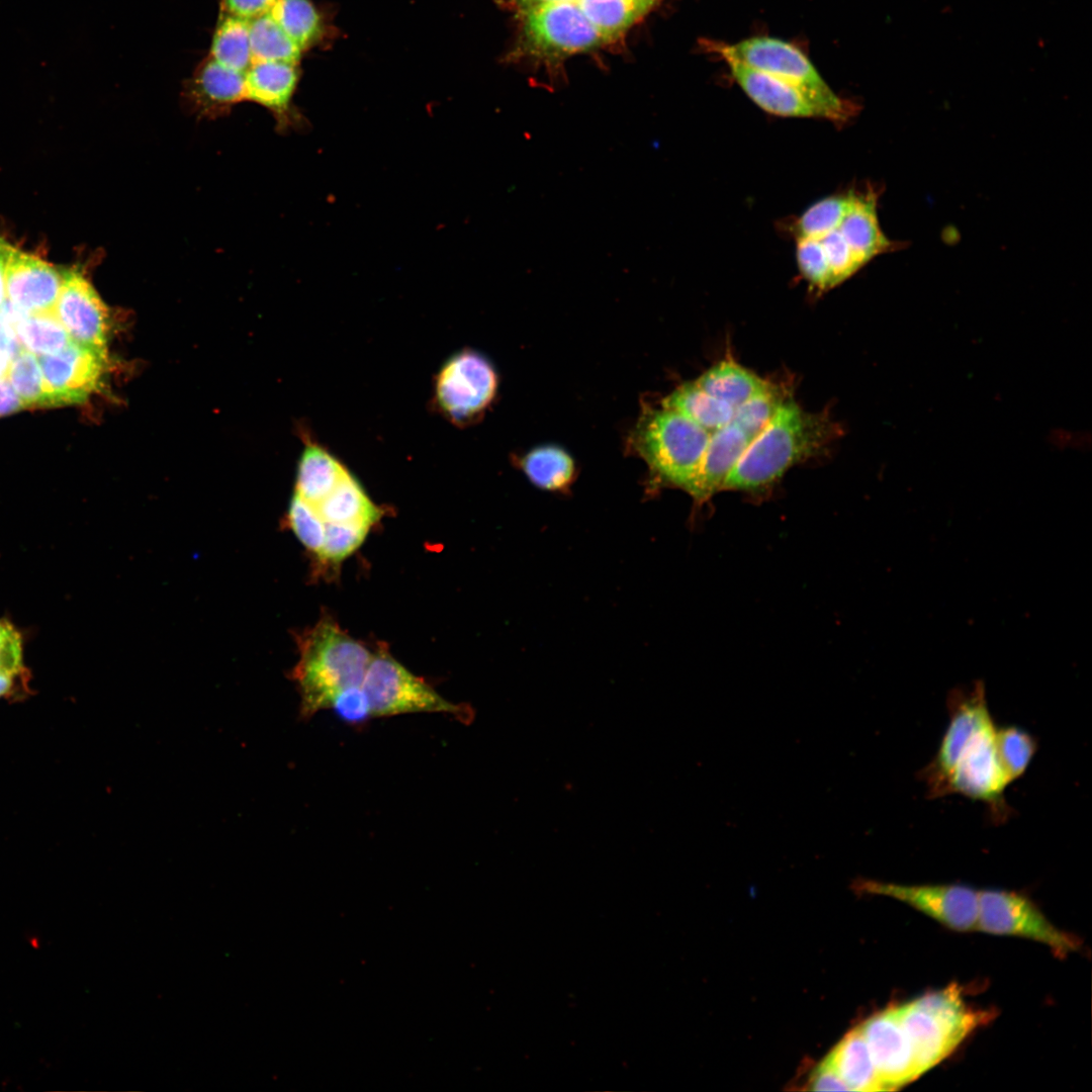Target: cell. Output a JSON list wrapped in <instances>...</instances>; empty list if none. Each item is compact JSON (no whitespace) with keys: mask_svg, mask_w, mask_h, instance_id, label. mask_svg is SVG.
Instances as JSON below:
<instances>
[{"mask_svg":"<svg viewBox=\"0 0 1092 1092\" xmlns=\"http://www.w3.org/2000/svg\"><path fill=\"white\" fill-rule=\"evenodd\" d=\"M293 669L300 695V713L309 718L331 709L343 692L361 687L372 653L329 617L320 620L300 640Z\"/></svg>","mask_w":1092,"mask_h":1092,"instance_id":"cell-3","label":"cell"},{"mask_svg":"<svg viewBox=\"0 0 1092 1092\" xmlns=\"http://www.w3.org/2000/svg\"><path fill=\"white\" fill-rule=\"evenodd\" d=\"M896 1010L920 1076L945 1059L988 1019V1012L967 1006L956 985L922 995L897 1006Z\"/></svg>","mask_w":1092,"mask_h":1092,"instance_id":"cell-5","label":"cell"},{"mask_svg":"<svg viewBox=\"0 0 1092 1092\" xmlns=\"http://www.w3.org/2000/svg\"><path fill=\"white\" fill-rule=\"evenodd\" d=\"M854 196L855 193L830 195L813 203L796 222L797 238L819 239L837 229Z\"/></svg>","mask_w":1092,"mask_h":1092,"instance_id":"cell-34","label":"cell"},{"mask_svg":"<svg viewBox=\"0 0 1092 1092\" xmlns=\"http://www.w3.org/2000/svg\"><path fill=\"white\" fill-rule=\"evenodd\" d=\"M46 406L81 404L97 391L107 367V352L71 341L62 351L38 356Z\"/></svg>","mask_w":1092,"mask_h":1092,"instance_id":"cell-12","label":"cell"},{"mask_svg":"<svg viewBox=\"0 0 1092 1092\" xmlns=\"http://www.w3.org/2000/svg\"><path fill=\"white\" fill-rule=\"evenodd\" d=\"M25 408L6 378L0 379V417Z\"/></svg>","mask_w":1092,"mask_h":1092,"instance_id":"cell-45","label":"cell"},{"mask_svg":"<svg viewBox=\"0 0 1092 1092\" xmlns=\"http://www.w3.org/2000/svg\"><path fill=\"white\" fill-rule=\"evenodd\" d=\"M743 92L764 111L784 117L826 118V113L796 86L772 75L723 58Z\"/></svg>","mask_w":1092,"mask_h":1092,"instance_id":"cell-18","label":"cell"},{"mask_svg":"<svg viewBox=\"0 0 1092 1092\" xmlns=\"http://www.w3.org/2000/svg\"><path fill=\"white\" fill-rule=\"evenodd\" d=\"M12 249L0 239V306L6 300V270Z\"/></svg>","mask_w":1092,"mask_h":1092,"instance_id":"cell-46","label":"cell"},{"mask_svg":"<svg viewBox=\"0 0 1092 1092\" xmlns=\"http://www.w3.org/2000/svg\"><path fill=\"white\" fill-rule=\"evenodd\" d=\"M723 58L772 75L803 91L825 113L827 119L845 121L854 106L837 96L806 55L794 44L770 36H754L736 43L710 42Z\"/></svg>","mask_w":1092,"mask_h":1092,"instance_id":"cell-6","label":"cell"},{"mask_svg":"<svg viewBox=\"0 0 1092 1092\" xmlns=\"http://www.w3.org/2000/svg\"><path fill=\"white\" fill-rule=\"evenodd\" d=\"M245 73L225 67L209 56L185 81L181 99L188 112L200 118H217L246 101Z\"/></svg>","mask_w":1092,"mask_h":1092,"instance_id":"cell-16","label":"cell"},{"mask_svg":"<svg viewBox=\"0 0 1092 1092\" xmlns=\"http://www.w3.org/2000/svg\"><path fill=\"white\" fill-rule=\"evenodd\" d=\"M818 240L829 265L831 287L840 284L863 267L837 229Z\"/></svg>","mask_w":1092,"mask_h":1092,"instance_id":"cell-40","label":"cell"},{"mask_svg":"<svg viewBox=\"0 0 1092 1092\" xmlns=\"http://www.w3.org/2000/svg\"><path fill=\"white\" fill-rule=\"evenodd\" d=\"M695 382L707 393L734 410L769 384L728 358L711 366Z\"/></svg>","mask_w":1092,"mask_h":1092,"instance_id":"cell-24","label":"cell"},{"mask_svg":"<svg viewBox=\"0 0 1092 1092\" xmlns=\"http://www.w3.org/2000/svg\"><path fill=\"white\" fill-rule=\"evenodd\" d=\"M64 273L30 254L12 249L6 270V299L27 313L53 311Z\"/></svg>","mask_w":1092,"mask_h":1092,"instance_id":"cell-17","label":"cell"},{"mask_svg":"<svg viewBox=\"0 0 1092 1092\" xmlns=\"http://www.w3.org/2000/svg\"><path fill=\"white\" fill-rule=\"evenodd\" d=\"M710 435L675 411L645 405L630 444L647 465L649 492L671 487L690 494Z\"/></svg>","mask_w":1092,"mask_h":1092,"instance_id":"cell-4","label":"cell"},{"mask_svg":"<svg viewBox=\"0 0 1092 1092\" xmlns=\"http://www.w3.org/2000/svg\"><path fill=\"white\" fill-rule=\"evenodd\" d=\"M21 349L13 325L0 315V351L12 359Z\"/></svg>","mask_w":1092,"mask_h":1092,"instance_id":"cell-44","label":"cell"},{"mask_svg":"<svg viewBox=\"0 0 1092 1092\" xmlns=\"http://www.w3.org/2000/svg\"><path fill=\"white\" fill-rule=\"evenodd\" d=\"M371 717L410 713H442L462 722L473 719V711L438 694L424 679L413 674L385 649L373 653L362 682Z\"/></svg>","mask_w":1092,"mask_h":1092,"instance_id":"cell-7","label":"cell"},{"mask_svg":"<svg viewBox=\"0 0 1092 1092\" xmlns=\"http://www.w3.org/2000/svg\"><path fill=\"white\" fill-rule=\"evenodd\" d=\"M796 258L801 274L813 287L819 291L832 288L827 258L818 239L798 238Z\"/></svg>","mask_w":1092,"mask_h":1092,"instance_id":"cell-39","label":"cell"},{"mask_svg":"<svg viewBox=\"0 0 1092 1092\" xmlns=\"http://www.w3.org/2000/svg\"><path fill=\"white\" fill-rule=\"evenodd\" d=\"M347 471L348 468L326 447L307 442L299 459L294 493L315 506Z\"/></svg>","mask_w":1092,"mask_h":1092,"instance_id":"cell-23","label":"cell"},{"mask_svg":"<svg viewBox=\"0 0 1092 1092\" xmlns=\"http://www.w3.org/2000/svg\"><path fill=\"white\" fill-rule=\"evenodd\" d=\"M516 1L518 3L519 7L522 10H526V9H529V8L542 6V5H547V4L560 3V2H571V1H577V0H516Z\"/></svg>","mask_w":1092,"mask_h":1092,"instance_id":"cell-47","label":"cell"},{"mask_svg":"<svg viewBox=\"0 0 1092 1092\" xmlns=\"http://www.w3.org/2000/svg\"><path fill=\"white\" fill-rule=\"evenodd\" d=\"M522 30L535 54L557 58L586 51L609 40L584 15L576 1L522 10Z\"/></svg>","mask_w":1092,"mask_h":1092,"instance_id":"cell-10","label":"cell"},{"mask_svg":"<svg viewBox=\"0 0 1092 1092\" xmlns=\"http://www.w3.org/2000/svg\"><path fill=\"white\" fill-rule=\"evenodd\" d=\"M825 1061L851 1091L886 1090L879 1079L859 1026L848 1031Z\"/></svg>","mask_w":1092,"mask_h":1092,"instance_id":"cell-22","label":"cell"},{"mask_svg":"<svg viewBox=\"0 0 1092 1092\" xmlns=\"http://www.w3.org/2000/svg\"><path fill=\"white\" fill-rule=\"evenodd\" d=\"M859 1027L886 1090L900 1088L920 1076L896 1007L876 1013Z\"/></svg>","mask_w":1092,"mask_h":1092,"instance_id":"cell-14","label":"cell"},{"mask_svg":"<svg viewBox=\"0 0 1092 1092\" xmlns=\"http://www.w3.org/2000/svg\"><path fill=\"white\" fill-rule=\"evenodd\" d=\"M287 518L301 544L316 556L324 543L326 525L314 508L294 493Z\"/></svg>","mask_w":1092,"mask_h":1092,"instance_id":"cell-38","label":"cell"},{"mask_svg":"<svg viewBox=\"0 0 1092 1092\" xmlns=\"http://www.w3.org/2000/svg\"><path fill=\"white\" fill-rule=\"evenodd\" d=\"M54 312L72 341L107 352L109 310L91 282L81 272H64Z\"/></svg>","mask_w":1092,"mask_h":1092,"instance_id":"cell-13","label":"cell"},{"mask_svg":"<svg viewBox=\"0 0 1092 1092\" xmlns=\"http://www.w3.org/2000/svg\"><path fill=\"white\" fill-rule=\"evenodd\" d=\"M208 56L225 67L246 73L253 64L249 21L219 13Z\"/></svg>","mask_w":1092,"mask_h":1092,"instance_id":"cell-27","label":"cell"},{"mask_svg":"<svg viewBox=\"0 0 1092 1092\" xmlns=\"http://www.w3.org/2000/svg\"><path fill=\"white\" fill-rule=\"evenodd\" d=\"M253 62L298 63L302 52L267 12L249 21Z\"/></svg>","mask_w":1092,"mask_h":1092,"instance_id":"cell-32","label":"cell"},{"mask_svg":"<svg viewBox=\"0 0 1092 1092\" xmlns=\"http://www.w3.org/2000/svg\"><path fill=\"white\" fill-rule=\"evenodd\" d=\"M496 390L497 375L492 364L477 351L463 349L447 358L438 370L433 399L447 421L463 427L485 413Z\"/></svg>","mask_w":1092,"mask_h":1092,"instance_id":"cell-8","label":"cell"},{"mask_svg":"<svg viewBox=\"0 0 1092 1092\" xmlns=\"http://www.w3.org/2000/svg\"><path fill=\"white\" fill-rule=\"evenodd\" d=\"M783 401L778 389L769 383L734 410L732 422L752 440L768 424Z\"/></svg>","mask_w":1092,"mask_h":1092,"instance_id":"cell-36","label":"cell"},{"mask_svg":"<svg viewBox=\"0 0 1092 1092\" xmlns=\"http://www.w3.org/2000/svg\"><path fill=\"white\" fill-rule=\"evenodd\" d=\"M977 929L1032 939L1060 958L1081 947L1078 937L1056 927L1029 898L1013 891H979Z\"/></svg>","mask_w":1092,"mask_h":1092,"instance_id":"cell-9","label":"cell"},{"mask_svg":"<svg viewBox=\"0 0 1092 1092\" xmlns=\"http://www.w3.org/2000/svg\"><path fill=\"white\" fill-rule=\"evenodd\" d=\"M520 466L535 486L551 492H565L576 473L572 457L553 445L532 449L522 458Z\"/></svg>","mask_w":1092,"mask_h":1092,"instance_id":"cell-26","label":"cell"},{"mask_svg":"<svg viewBox=\"0 0 1092 1092\" xmlns=\"http://www.w3.org/2000/svg\"><path fill=\"white\" fill-rule=\"evenodd\" d=\"M855 890L899 900L947 928L977 929L979 891L958 884L902 885L875 880H858Z\"/></svg>","mask_w":1092,"mask_h":1092,"instance_id":"cell-11","label":"cell"},{"mask_svg":"<svg viewBox=\"0 0 1092 1092\" xmlns=\"http://www.w3.org/2000/svg\"><path fill=\"white\" fill-rule=\"evenodd\" d=\"M269 12L302 53L322 36L323 22L311 0H276Z\"/></svg>","mask_w":1092,"mask_h":1092,"instance_id":"cell-28","label":"cell"},{"mask_svg":"<svg viewBox=\"0 0 1092 1092\" xmlns=\"http://www.w3.org/2000/svg\"><path fill=\"white\" fill-rule=\"evenodd\" d=\"M312 507L325 524H362L372 527L381 516L380 510L349 469L328 495Z\"/></svg>","mask_w":1092,"mask_h":1092,"instance_id":"cell-21","label":"cell"},{"mask_svg":"<svg viewBox=\"0 0 1092 1092\" xmlns=\"http://www.w3.org/2000/svg\"><path fill=\"white\" fill-rule=\"evenodd\" d=\"M825 415L783 401L768 424L750 441L722 490L753 492L778 481L788 469L819 453L834 434Z\"/></svg>","mask_w":1092,"mask_h":1092,"instance_id":"cell-2","label":"cell"},{"mask_svg":"<svg viewBox=\"0 0 1092 1092\" xmlns=\"http://www.w3.org/2000/svg\"><path fill=\"white\" fill-rule=\"evenodd\" d=\"M863 266L877 256L897 248L883 233L877 213V193H855L854 200L837 228Z\"/></svg>","mask_w":1092,"mask_h":1092,"instance_id":"cell-20","label":"cell"},{"mask_svg":"<svg viewBox=\"0 0 1092 1092\" xmlns=\"http://www.w3.org/2000/svg\"><path fill=\"white\" fill-rule=\"evenodd\" d=\"M751 438L733 422L710 435L694 486L690 492L696 505L707 503L734 469Z\"/></svg>","mask_w":1092,"mask_h":1092,"instance_id":"cell-19","label":"cell"},{"mask_svg":"<svg viewBox=\"0 0 1092 1092\" xmlns=\"http://www.w3.org/2000/svg\"><path fill=\"white\" fill-rule=\"evenodd\" d=\"M28 674L24 664V635L9 618H0V698L26 688Z\"/></svg>","mask_w":1092,"mask_h":1092,"instance_id":"cell-31","label":"cell"},{"mask_svg":"<svg viewBox=\"0 0 1092 1092\" xmlns=\"http://www.w3.org/2000/svg\"><path fill=\"white\" fill-rule=\"evenodd\" d=\"M325 538L316 558L322 563L337 564L353 553L364 541L371 527L362 524H325Z\"/></svg>","mask_w":1092,"mask_h":1092,"instance_id":"cell-37","label":"cell"},{"mask_svg":"<svg viewBox=\"0 0 1092 1092\" xmlns=\"http://www.w3.org/2000/svg\"><path fill=\"white\" fill-rule=\"evenodd\" d=\"M333 709L342 720L351 723H359L371 717L368 701L362 687L352 688L343 692L334 701Z\"/></svg>","mask_w":1092,"mask_h":1092,"instance_id":"cell-41","label":"cell"},{"mask_svg":"<svg viewBox=\"0 0 1092 1092\" xmlns=\"http://www.w3.org/2000/svg\"><path fill=\"white\" fill-rule=\"evenodd\" d=\"M6 379L25 407L46 406L38 356L22 348L11 359Z\"/></svg>","mask_w":1092,"mask_h":1092,"instance_id":"cell-35","label":"cell"},{"mask_svg":"<svg viewBox=\"0 0 1092 1092\" xmlns=\"http://www.w3.org/2000/svg\"><path fill=\"white\" fill-rule=\"evenodd\" d=\"M996 749L1000 764L1009 784L1024 775L1036 749L1035 738L1022 728L1006 726L996 729Z\"/></svg>","mask_w":1092,"mask_h":1092,"instance_id":"cell-33","label":"cell"},{"mask_svg":"<svg viewBox=\"0 0 1092 1092\" xmlns=\"http://www.w3.org/2000/svg\"><path fill=\"white\" fill-rule=\"evenodd\" d=\"M298 63L253 62L245 73L246 101L272 113L276 129L282 133L306 127V120L293 103L299 82Z\"/></svg>","mask_w":1092,"mask_h":1092,"instance_id":"cell-15","label":"cell"},{"mask_svg":"<svg viewBox=\"0 0 1092 1092\" xmlns=\"http://www.w3.org/2000/svg\"><path fill=\"white\" fill-rule=\"evenodd\" d=\"M10 362V356L0 351V379L6 378Z\"/></svg>","mask_w":1092,"mask_h":1092,"instance_id":"cell-48","label":"cell"},{"mask_svg":"<svg viewBox=\"0 0 1092 1092\" xmlns=\"http://www.w3.org/2000/svg\"><path fill=\"white\" fill-rule=\"evenodd\" d=\"M14 330L21 347L36 356L56 354L72 341L54 310L25 313Z\"/></svg>","mask_w":1092,"mask_h":1092,"instance_id":"cell-30","label":"cell"},{"mask_svg":"<svg viewBox=\"0 0 1092 1092\" xmlns=\"http://www.w3.org/2000/svg\"><path fill=\"white\" fill-rule=\"evenodd\" d=\"M949 721L932 760L920 778L930 798L962 795L988 805L1001 817L1009 782L996 749V726L985 686L957 688L947 697Z\"/></svg>","mask_w":1092,"mask_h":1092,"instance_id":"cell-1","label":"cell"},{"mask_svg":"<svg viewBox=\"0 0 1092 1092\" xmlns=\"http://www.w3.org/2000/svg\"><path fill=\"white\" fill-rule=\"evenodd\" d=\"M808 1085L809 1089L813 1091L849 1090L843 1080L825 1060L811 1073Z\"/></svg>","mask_w":1092,"mask_h":1092,"instance_id":"cell-43","label":"cell"},{"mask_svg":"<svg viewBox=\"0 0 1092 1092\" xmlns=\"http://www.w3.org/2000/svg\"><path fill=\"white\" fill-rule=\"evenodd\" d=\"M661 406L681 414L709 433L731 423L734 416L732 406L707 393L695 381L671 391Z\"/></svg>","mask_w":1092,"mask_h":1092,"instance_id":"cell-25","label":"cell"},{"mask_svg":"<svg viewBox=\"0 0 1092 1092\" xmlns=\"http://www.w3.org/2000/svg\"><path fill=\"white\" fill-rule=\"evenodd\" d=\"M657 0H577L587 19L612 39L643 16Z\"/></svg>","mask_w":1092,"mask_h":1092,"instance_id":"cell-29","label":"cell"},{"mask_svg":"<svg viewBox=\"0 0 1092 1092\" xmlns=\"http://www.w3.org/2000/svg\"><path fill=\"white\" fill-rule=\"evenodd\" d=\"M276 0H218L219 13L253 20L271 10Z\"/></svg>","mask_w":1092,"mask_h":1092,"instance_id":"cell-42","label":"cell"}]
</instances>
